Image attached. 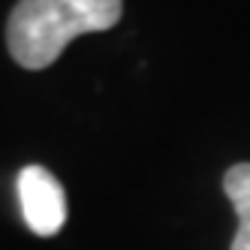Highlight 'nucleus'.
Listing matches in <instances>:
<instances>
[{"mask_svg":"<svg viewBox=\"0 0 250 250\" xmlns=\"http://www.w3.org/2000/svg\"><path fill=\"white\" fill-rule=\"evenodd\" d=\"M121 12V0H19L6 24L9 55L24 69H45L66 42L115 27Z\"/></svg>","mask_w":250,"mask_h":250,"instance_id":"1","label":"nucleus"},{"mask_svg":"<svg viewBox=\"0 0 250 250\" xmlns=\"http://www.w3.org/2000/svg\"><path fill=\"white\" fill-rule=\"evenodd\" d=\"M19 202L24 223L42 238L58 235L66 223V196L55 175L42 166H24L19 172Z\"/></svg>","mask_w":250,"mask_h":250,"instance_id":"2","label":"nucleus"},{"mask_svg":"<svg viewBox=\"0 0 250 250\" xmlns=\"http://www.w3.org/2000/svg\"><path fill=\"white\" fill-rule=\"evenodd\" d=\"M223 190L238 214V232L232 250H250V163H235L223 175Z\"/></svg>","mask_w":250,"mask_h":250,"instance_id":"3","label":"nucleus"}]
</instances>
